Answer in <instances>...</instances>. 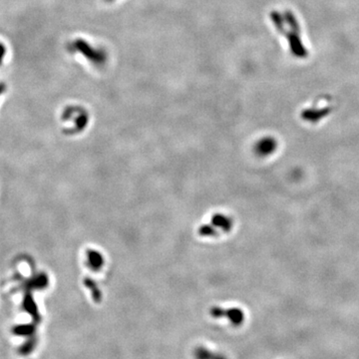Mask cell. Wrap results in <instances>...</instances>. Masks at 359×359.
Masks as SVG:
<instances>
[{
    "instance_id": "cell-1",
    "label": "cell",
    "mask_w": 359,
    "mask_h": 359,
    "mask_svg": "<svg viewBox=\"0 0 359 359\" xmlns=\"http://www.w3.org/2000/svg\"><path fill=\"white\" fill-rule=\"evenodd\" d=\"M234 225V219L230 215L217 213L212 216L210 222L199 228V235L204 238H217L231 233Z\"/></svg>"
},
{
    "instance_id": "cell-2",
    "label": "cell",
    "mask_w": 359,
    "mask_h": 359,
    "mask_svg": "<svg viewBox=\"0 0 359 359\" xmlns=\"http://www.w3.org/2000/svg\"><path fill=\"white\" fill-rule=\"evenodd\" d=\"M68 49L71 53H81L89 62L97 67L103 66L107 60V55L105 52L94 49V47L84 41V39H75L73 42H70Z\"/></svg>"
},
{
    "instance_id": "cell-3",
    "label": "cell",
    "mask_w": 359,
    "mask_h": 359,
    "mask_svg": "<svg viewBox=\"0 0 359 359\" xmlns=\"http://www.w3.org/2000/svg\"><path fill=\"white\" fill-rule=\"evenodd\" d=\"M277 148V142L273 137L261 138L255 146V152L259 157H269L274 154Z\"/></svg>"
},
{
    "instance_id": "cell-4",
    "label": "cell",
    "mask_w": 359,
    "mask_h": 359,
    "mask_svg": "<svg viewBox=\"0 0 359 359\" xmlns=\"http://www.w3.org/2000/svg\"><path fill=\"white\" fill-rule=\"evenodd\" d=\"M211 313L215 317H222L223 315H229L230 320L234 325H240L244 318V314L240 308L222 309L221 308H214L211 310Z\"/></svg>"
},
{
    "instance_id": "cell-5",
    "label": "cell",
    "mask_w": 359,
    "mask_h": 359,
    "mask_svg": "<svg viewBox=\"0 0 359 359\" xmlns=\"http://www.w3.org/2000/svg\"><path fill=\"white\" fill-rule=\"evenodd\" d=\"M86 262L93 271H100L105 267V256L97 250H89L86 254Z\"/></svg>"
},
{
    "instance_id": "cell-6",
    "label": "cell",
    "mask_w": 359,
    "mask_h": 359,
    "mask_svg": "<svg viewBox=\"0 0 359 359\" xmlns=\"http://www.w3.org/2000/svg\"><path fill=\"white\" fill-rule=\"evenodd\" d=\"M7 57V49H6V46L4 45V43H2L0 41V68L4 65V62H5V59Z\"/></svg>"
},
{
    "instance_id": "cell-7",
    "label": "cell",
    "mask_w": 359,
    "mask_h": 359,
    "mask_svg": "<svg viewBox=\"0 0 359 359\" xmlns=\"http://www.w3.org/2000/svg\"><path fill=\"white\" fill-rule=\"evenodd\" d=\"M107 1H113V0H107Z\"/></svg>"
}]
</instances>
